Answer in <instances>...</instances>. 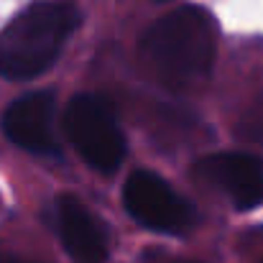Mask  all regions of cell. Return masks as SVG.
<instances>
[{
    "label": "cell",
    "instance_id": "cell-1",
    "mask_svg": "<svg viewBox=\"0 0 263 263\" xmlns=\"http://www.w3.org/2000/svg\"><path fill=\"white\" fill-rule=\"evenodd\" d=\"M217 51V26L202 8L186 5L159 18L141 39L143 64L172 87L204 80Z\"/></svg>",
    "mask_w": 263,
    "mask_h": 263
},
{
    "label": "cell",
    "instance_id": "cell-2",
    "mask_svg": "<svg viewBox=\"0 0 263 263\" xmlns=\"http://www.w3.org/2000/svg\"><path fill=\"white\" fill-rule=\"evenodd\" d=\"M80 26V10L67 0H39L21 10L0 33V77L28 82L59 59Z\"/></svg>",
    "mask_w": 263,
    "mask_h": 263
},
{
    "label": "cell",
    "instance_id": "cell-3",
    "mask_svg": "<svg viewBox=\"0 0 263 263\" xmlns=\"http://www.w3.org/2000/svg\"><path fill=\"white\" fill-rule=\"evenodd\" d=\"M64 130L92 169L110 174L125 159V138L115 107L102 95H77L64 112Z\"/></svg>",
    "mask_w": 263,
    "mask_h": 263
},
{
    "label": "cell",
    "instance_id": "cell-4",
    "mask_svg": "<svg viewBox=\"0 0 263 263\" xmlns=\"http://www.w3.org/2000/svg\"><path fill=\"white\" fill-rule=\"evenodd\" d=\"M123 202L133 220L159 233H181L194 222L192 204L154 172H136L123 186Z\"/></svg>",
    "mask_w": 263,
    "mask_h": 263
},
{
    "label": "cell",
    "instance_id": "cell-5",
    "mask_svg": "<svg viewBox=\"0 0 263 263\" xmlns=\"http://www.w3.org/2000/svg\"><path fill=\"white\" fill-rule=\"evenodd\" d=\"M57 97L54 92H28L3 112V133L31 154H54L57 146Z\"/></svg>",
    "mask_w": 263,
    "mask_h": 263
},
{
    "label": "cell",
    "instance_id": "cell-6",
    "mask_svg": "<svg viewBox=\"0 0 263 263\" xmlns=\"http://www.w3.org/2000/svg\"><path fill=\"white\" fill-rule=\"evenodd\" d=\"M197 172L222 189L238 210L263 202V161L251 154H212L197 164Z\"/></svg>",
    "mask_w": 263,
    "mask_h": 263
},
{
    "label": "cell",
    "instance_id": "cell-7",
    "mask_svg": "<svg viewBox=\"0 0 263 263\" xmlns=\"http://www.w3.org/2000/svg\"><path fill=\"white\" fill-rule=\"evenodd\" d=\"M57 233L74 263H105L107 258V235L105 228L87 207L72 197L62 194L57 199Z\"/></svg>",
    "mask_w": 263,
    "mask_h": 263
},
{
    "label": "cell",
    "instance_id": "cell-8",
    "mask_svg": "<svg viewBox=\"0 0 263 263\" xmlns=\"http://www.w3.org/2000/svg\"><path fill=\"white\" fill-rule=\"evenodd\" d=\"M246 248H248L253 263H263V228L256 230V233L248 238V246H246Z\"/></svg>",
    "mask_w": 263,
    "mask_h": 263
},
{
    "label": "cell",
    "instance_id": "cell-9",
    "mask_svg": "<svg viewBox=\"0 0 263 263\" xmlns=\"http://www.w3.org/2000/svg\"><path fill=\"white\" fill-rule=\"evenodd\" d=\"M251 128H253V138H263V105L258 107V112H256V118L248 123Z\"/></svg>",
    "mask_w": 263,
    "mask_h": 263
},
{
    "label": "cell",
    "instance_id": "cell-10",
    "mask_svg": "<svg viewBox=\"0 0 263 263\" xmlns=\"http://www.w3.org/2000/svg\"><path fill=\"white\" fill-rule=\"evenodd\" d=\"M179 263H197V261H179Z\"/></svg>",
    "mask_w": 263,
    "mask_h": 263
},
{
    "label": "cell",
    "instance_id": "cell-11",
    "mask_svg": "<svg viewBox=\"0 0 263 263\" xmlns=\"http://www.w3.org/2000/svg\"><path fill=\"white\" fill-rule=\"evenodd\" d=\"M159 3H166V0H159Z\"/></svg>",
    "mask_w": 263,
    "mask_h": 263
}]
</instances>
